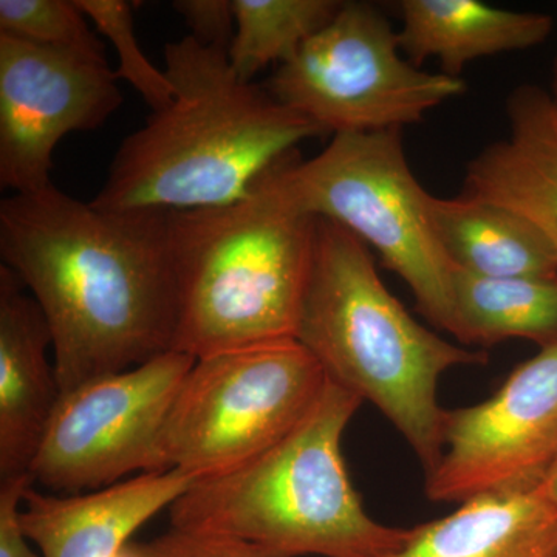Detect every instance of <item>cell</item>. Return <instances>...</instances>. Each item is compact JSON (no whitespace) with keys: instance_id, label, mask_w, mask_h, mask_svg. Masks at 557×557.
<instances>
[{"instance_id":"6da1fadb","label":"cell","mask_w":557,"mask_h":557,"mask_svg":"<svg viewBox=\"0 0 557 557\" xmlns=\"http://www.w3.org/2000/svg\"><path fill=\"white\" fill-rule=\"evenodd\" d=\"M172 211H104L51 183L0 203V259L38 302L61 394L174 350Z\"/></svg>"},{"instance_id":"7a4b0ae2","label":"cell","mask_w":557,"mask_h":557,"mask_svg":"<svg viewBox=\"0 0 557 557\" xmlns=\"http://www.w3.org/2000/svg\"><path fill=\"white\" fill-rule=\"evenodd\" d=\"M174 98L121 143L90 201L104 211H196L245 199L278 160L324 137L313 121L231 69L225 50L185 36L164 46Z\"/></svg>"},{"instance_id":"3957f363","label":"cell","mask_w":557,"mask_h":557,"mask_svg":"<svg viewBox=\"0 0 557 557\" xmlns=\"http://www.w3.org/2000/svg\"><path fill=\"white\" fill-rule=\"evenodd\" d=\"M295 339L330 381L383 412L426 474L443 450L438 380L456 366L487 361L486 351L450 344L410 317L381 281L368 245L329 219L317 220Z\"/></svg>"},{"instance_id":"277c9868","label":"cell","mask_w":557,"mask_h":557,"mask_svg":"<svg viewBox=\"0 0 557 557\" xmlns=\"http://www.w3.org/2000/svg\"><path fill=\"white\" fill-rule=\"evenodd\" d=\"M327 379L307 417L248 463L197 480L170 508L172 530L244 542L267 557H386L409 528L368 515L351 485L343 435L361 406Z\"/></svg>"},{"instance_id":"5b68a950","label":"cell","mask_w":557,"mask_h":557,"mask_svg":"<svg viewBox=\"0 0 557 557\" xmlns=\"http://www.w3.org/2000/svg\"><path fill=\"white\" fill-rule=\"evenodd\" d=\"M317 220L267 178L225 207L171 212L174 350L196 359L295 338Z\"/></svg>"},{"instance_id":"8992f818","label":"cell","mask_w":557,"mask_h":557,"mask_svg":"<svg viewBox=\"0 0 557 557\" xmlns=\"http://www.w3.org/2000/svg\"><path fill=\"white\" fill-rule=\"evenodd\" d=\"M265 175L292 207L339 223L375 249L408 284L418 311L456 336V267L435 233L431 194L410 170L403 129L333 135L313 159L295 150Z\"/></svg>"},{"instance_id":"52a82bcc","label":"cell","mask_w":557,"mask_h":557,"mask_svg":"<svg viewBox=\"0 0 557 557\" xmlns=\"http://www.w3.org/2000/svg\"><path fill=\"white\" fill-rule=\"evenodd\" d=\"M325 383L295 338L197 359L161 432L164 465L201 480L248 463L298 426Z\"/></svg>"},{"instance_id":"ba28073f","label":"cell","mask_w":557,"mask_h":557,"mask_svg":"<svg viewBox=\"0 0 557 557\" xmlns=\"http://www.w3.org/2000/svg\"><path fill=\"white\" fill-rule=\"evenodd\" d=\"M398 32L368 2H343L327 27L278 65L265 89L325 134L403 129L467 90L401 57Z\"/></svg>"},{"instance_id":"9c48e42d","label":"cell","mask_w":557,"mask_h":557,"mask_svg":"<svg viewBox=\"0 0 557 557\" xmlns=\"http://www.w3.org/2000/svg\"><path fill=\"white\" fill-rule=\"evenodd\" d=\"M196 361L170 350L61 394L28 471L33 485L73 496L170 471L161 432Z\"/></svg>"},{"instance_id":"30bf717a","label":"cell","mask_w":557,"mask_h":557,"mask_svg":"<svg viewBox=\"0 0 557 557\" xmlns=\"http://www.w3.org/2000/svg\"><path fill=\"white\" fill-rule=\"evenodd\" d=\"M557 457V344L522 362L493 397L446 410L443 450L428 498L463 504L544 482Z\"/></svg>"},{"instance_id":"8fae6325","label":"cell","mask_w":557,"mask_h":557,"mask_svg":"<svg viewBox=\"0 0 557 557\" xmlns=\"http://www.w3.org/2000/svg\"><path fill=\"white\" fill-rule=\"evenodd\" d=\"M123 104L108 61L0 33V186L13 194L51 185L65 135L101 127Z\"/></svg>"},{"instance_id":"7c38bea8","label":"cell","mask_w":557,"mask_h":557,"mask_svg":"<svg viewBox=\"0 0 557 557\" xmlns=\"http://www.w3.org/2000/svg\"><path fill=\"white\" fill-rule=\"evenodd\" d=\"M196 482L170 469L73 496L40 493L32 483L22 498V531L40 557H115L139 527Z\"/></svg>"},{"instance_id":"4fadbf2b","label":"cell","mask_w":557,"mask_h":557,"mask_svg":"<svg viewBox=\"0 0 557 557\" xmlns=\"http://www.w3.org/2000/svg\"><path fill=\"white\" fill-rule=\"evenodd\" d=\"M49 350L51 333L38 302L0 267V482L28 475L60 401Z\"/></svg>"},{"instance_id":"5bb4252c","label":"cell","mask_w":557,"mask_h":557,"mask_svg":"<svg viewBox=\"0 0 557 557\" xmlns=\"http://www.w3.org/2000/svg\"><path fill=\"white\" fill-rule=\"evenodd\" d=\"M507 116L508 137L469 161L460 196L518 212L557 251V108L548 91L523 84Z\"/></svg>"},{"instance_id":"9a60e30c","label":"cell","mask_w":557,"mask_h":557,"mask_svg":"<svg viewBox=\"0 0 557 557\" xmlns=\"http://www.w3.org/2000/svg\"><path fill=\"white\" fill-rule=\"evenodd\" d=\"M386 557H557V508L541 485L480 494Z\"/></svg>"},{"instance_id":"2e32d148","label":"cell","mask_w":557,"mask_h":557,"mask_svg":"<svg viewBox=\"0 0 557 557\" xmlns=\"http://www.w3.org/2000/svg\"><path fill=\"white\" fill-rule=\"evenodd\" d=\"M399 49L416 67L435 58L443 75L460 78L465 65L480 58L541 46L553 17L497 9L480 0H401Z\"/></svg>"},{"instance_id":"e0dca14e","label":"cell","mask_w":557,"mask_h":557,"mask_svg":"<svg viewBox=\"0 0 557 557\" xmlns=\"http://www.w3.org/2000/svg\"><path fill=\"white\" fill-rule=\"evenodd\" d=\"M429 212L457 270L482 277H557L555 247L518 212L460 194H431Z\"/></svg>"},{"instance_id":"ac0fdd59","label":"cell","mask_w":557,"mask_h":557,"mask_svg":"<svg viewBox=\"0 0 557 557\" xmlns=\"http://www.w3.org/2000/svg\"><path fill=\"white\" fill-rule=\"evenodd\" d=\"M456 338L493 347L522 338L557 344V277H482L456 269Z\"/></svg>"},{"instance_id":"d6986e66","label":"cell","mask_w":557,"mask_h":557,"mask_svg":"<svg viewBox=\"0 0 557 557\" xmlns=\"http://www.w3.org/2000/svg\"><path fill=\"white\" fill-rule=\"evenodd\" d=\"M236 32L228 61L240 79L292 60L307 40L338 14L339 0H233Z\"/></svg>"},{"instance_id":"ffe728a7","label":"cell","mask_w":557,"mask_h":557,"mask_svg":"<svg viewBox=\"0 0 557 557\" xmlns=\"http://www.w3.org/2000/svg\"><path fill=\"white\" fill-rule=\"evenodd\" d=\"M0 33L38 46L108 61L75 0H0Z\"/></svg>"},{"instance_id":"44dd1931","label":"cell","mask_w":557,"mask_h":557,"mask_svg":"<svg viewBox=\"0 0 557 557\" xmlns=\"http://www.w3.org/2000/svg\"><path fill=\"white\" fill-rule=\"evenodd\" d=\"M87 20L106 36L119 54L116 78L129 83L152 112L166 108L174 98V86L166 72L157 69L139 50L134 27V5L126 0H75Z\"/></svg>"},{"instance_id":"7402d4cb","label":"cell","mask_w":557,"mask_h":557,"mask_svg":"<svg viewBox=\"0 0 557 557\" xmlns=\"http://www.w3.org/2000/svg\"><path fill=\"white\" fill-rule=\"evenodd\" d=\"M137 557H267L233 539L171 530L145 544L131 542Z\"/></svg>"},{"instance_id":"603a6c76","label":"cell","mask_w":557,"mask_h":557,"mask_svg":"<svg viewBox=\"0 0 557 557\" xmlns=\"http://www.w3.org/2000/svg\"><path fill=\"white\" fill-rule=\"evenodd\" d=\"M194 39L228 53L236 32L233 0H177L172 3Z\"/></svg>"},{"instance_id":"cb8c5ba5","label":"cell","mask_w":557,"mask_h":557,"mask_svg":"<svg viewBox=\"0 0 557 557\" xmlns=\"http://www.w3.org/2000/svg\"><path fill=\"white\" fill-rule=\"evenodd\" d=\"M25 478L0 482V557H40L21 527V507L25 490L32 485Z\"/></svg>"},{"instance_id":"d4e9b609","label":"cell","mask_w":557,"mask_h":557,"mask_svg":"<svg viewBox=\"0 0 557 557\" xmlns=\"http://www.w3.org/2000/svg\"><path fill=\"white\" fill-rule=\"evenodd\" d=\"M541 490L557 508V457L555 463L549 468L548 474L545 475L544 482L541 483Z\"/></svg>"},{"instance_id":"484cf974","label":"cell","mask_w":557,"mask_h":557,"mask_svg":"<svg viewBox=\"0 0 557 557\" xmlns=\"http://www.w3.org/2000/svg\"><path fill=\"white\" fill-rule=\"evenodd\" d=\"M549 97H552V100L555 102L557 108V57L555 60V65H553L552 91H549Z\"/></svg>"},{"instance_id":"4316f807","label":"cell","mask_w":557,"mask_h":557,"mask_svg":"<svg viewBox=\"0 0 557 557\" xmlns=\"http://www.w3.org/2000/svg\"><path fill=\"white\" fill-rule=\"evenodd\" d=\"M115 557H137V555H135L134 549H132L129 542V544H127L126 547L121 549L119 555H116Z\"/></svg>"}]
</instances>
